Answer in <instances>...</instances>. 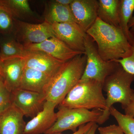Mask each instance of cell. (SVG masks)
<instances>
[{
  "instance_id": "cell-1",
  "label": "cell",
  "mask_w": 134,
  "mask_h": 134,
  "mask_svg": "<svg viewBox=\"0 0 134 134\" xmlns=\"http://www.w3.org/2000/svg\"><path fill=\"white\" fill-rule=\"evenodd\" d=\"M86 34L96 43L99 54L104 60L121 59L132 53V45L119 27L107 24L98 18Z\"/></svg>"
},
{
  "instance_id": "cell-2",
  "label": "cell",
  "mask_w": 134,
  "mask_h": 134,
  "mask_svg": "<svg viewBox=\"0 0 134 134\" xmlns=\"http://www.w3.org/2000/svg\"><path fill=\"white\" fill-rule=\"evenodd\" d=\"M86 61V55L82 54L65 62L50 79L46 90V100L59 105L81 79Z\"/></svg>"
},
{
  "instance_id": "cell-3",
  "label": "cell",
  "mask_w": 134,
  "mask_h": 134,
  "mask_svg": "<svg viewBox=\"0 0 134 134\" xmlns=\"http://www.w3.org/2000/svg\"><path fill=\"white\" fill-rule=\"evenodd\" d=\"M134 81V75L125 71L120 64L115 71L106 78L103 90L106 93V108L97 124L102 125L109 119L110 108L115 103L121 104L123 109L127 106L134 92L131 87Z\"/></svg>"
},
{
  "instance_id": "cell-4",
  "label": "cell",
  "mask_w": 134,
  "mask_h": 134,
  "mask_svg": "<svg viewBox=\"0 0 134 134\" xmlns=\"http://www.w3.org/2000/svg\"><path fill=\"white\" fill-rule=\"evenodd\" d=\"M103 91V85L99 82L92 79H81L58 106L104 111L106 108V103Z\"/></svg>"
},
{
  "instance_id": "cell-5",
  "label": "cell",
  "mask_w": 134,
  "mask_h": 134,
  "mask_svg": "<svg viewBox=\"0 0 134 134\" xmlns=\"http://www.w3.org/2000/svg\"><path fill=\"white\" fill-rule=\"evenodd\" d=\"M103 110H92L83 108L59 107L56 113L57 119L52 126L46 131L44 134L61 133L67 130L75 132L77 128L91 122L97 123L103 114Z\"/></svg>"
},
{
  "instance_id": "cell-6",
  "label": "cell",
  "mask_w": 134,
  "mask_h": 134,
  "mask_svg": "<svg viewBox=\"0 0 134 134\" xmlns=\"http://www.w3.org/2000/svg\"><path fill=\"white\" fill-rule=\"evenodd\" d=\"M86 61L82 79H92L103 84L106 78L117 69L120 64L114 61H106L98 52L96 43L86 34L84 39Z\"/></svg>"
},
{
  "instance_id": "cell-7",
  "label": "cell",
  "mask_w": 134,
  "mask_h": 134,
  "mask_svg": "<svg viewBox=\"0 0 134 134\" xmlns=\"http://www.w3.org/2000/svg\"><path fill=\"white\" fill-rule=\"evenodd\" d=\"M17 41L24 46L37 44L47 39L56 37L52 24L44 21L34 24L16 20L15 22Z\"/></svg>"
},
{
  "instance_id": "cell-8",
  "label": "cell",
  "mask_w": 134,
  "mask_h": 134,
  "mask_svg": "<svg viewBox=\"0 0 134 134\" xmlns=\"http://www.w3.org/2000/svg\"><path fill=\"white\" fill-rule=\"evenodd\" d=\"M11 93L12 105L24 116L33 118L43 110L46 100L43 93L18 88Z\"/></svg>"
},
{
  "instance_id": "cell-9",
  "label": "cell",
  "mask_w": 134,
  "mask_h": 134,
  "mask_svg": "<svg viewBox=\"0 0 134 134\" xmlns=\"http://www.w3.org/2000/svg\"><path fill=\"white\" fill-rule=\"evenodd\" d=\"M52 25L56 37L72 50L85 54L84 39L86 33L77 24L55 23Z\"/></svg>"
},
{
  "instance_id": "cell-10",
  "label": "cell",
  "mask_w": 134,
  "mask_h": 134,
  "mask_svg": "<svg viewBox=\"0 0 134 134\" xmlns=\"http://www.w3.org/2000/svg\"><path fill=\"white\" fill-rule=\"evenodd\" d=\"M26 50L40 51L56 59L66 62L77 55L84 54L72 50L56 37H53L37 44L24 46Z\"/></svg>"
},
{
  "instance_id": "cell-11",
  "label": "cell",
  "mask_w": 134,
  "mask_h": 134,
  "mask_svg": "<svg viewBox=\"0 0 134 134\" xmlns=\"http://www.w3.org/2000/svg\"><path fill=\"white\" fill-rule=\"evenodd\" d=\"M97 0H73L70 5L76 23L86 32L98 18Z\"/></svg>"
},
{
  "instance_id": "cell-12",
  "label": "cell",
  "mask_w": 134,
  "mask_h": 134,
  "mask_svg": "<svg viewBox=\"0 0 134 134\" xmlns=\"http://www.w3.org/2000/svg\"><path fill=\"white\" fill-rule=\"evenodd\" d=\"M25 67V58L0 60V75L5 87L10 92L19 88Z\"/></svg>"
},
{
  "instance_id": "cell-13",
  "label": "cell",
  "mask_w": 134,
  "mask_h": 134,
  "mask_svg": "<svg viewBox=\"0 0 134 134\" xmlns=\"http://www.w3.org/2000/svg\"><path fill=\"white\" fill-rule=\"evenodd\" d=\"M25 59V67L40 71L51 78L65 62L43 52L28 50Z\"/></svg>"
},
{
  "instance_id": "cell-14",
  "label": "cell",
  "mask_w": 134,
  "mask_h": 134,
  "mask_svg": "<svg viewBox=\"0 0 134 134\" xmlns=\"http://www.w3.org/2000/svg\"><path fill=\"white\" fill-rule=\"evenodd\" d=\"M56 107L53 103L46 101L43 110L26 123L24 134H41L48 130L56 121Z\"/></svg>"
},
{
  "instance_id": "cell-15",
  "label": "cell",
  "mask_w": 134,
  "mask_h": 134,
  "mask_svg": "<svg viewBox=\"0 0 134 134\" xmlns=\"http://www.w3.org/2000/svg\"><path fill=\"white\" fill-rule=\"evenodd\" d=\"M24 116L12 105L0 114V134H24L26 125Z\"/></svg>"
},
{
  "instance_id": "cell-16",
  "label": "cell",
  "mask_w": 134,
  "mask_h": 134,
  "mask_svg": "<svg viewBox=\"0 0 134 134\" xmlns=\"http://www.w3.org/2000/svg\"><path fill=\"white\" fill-rule=\"evenodd\" d=\"M51 79V77L43 72L25 67L19 88L45 95L47 88Z\"/></svg>"
},
{
  "instance_id": "cell-17",
  "label": "cell",
  "mask_w": 134,
  "mask_h": 134,
  "mask_svg": "<svg viewBox=\"0 0 134 134\" xmlns=\"http://www.w3.org/2000/svg\"><path fill=\"white\" fill-rule=\"evenodd\" d=\"M120 0H99L98 18L103 22L119 26V9Z\"/></svg>"
},
{
  "instance_id": "cell-18",
  "label": "cell",
  "mask_w": 134,
  "mask_h": 134,
  "mask_svg": "<svg viewBox=\"0 0 134 134\" xmlns=\"http://www.w3.org/2000/svg\"><path fill=\"white\" fill-rule=\"evenodd\" d=\"M44 21L51 24L55 23H76L70 6L61 5L55 1L52 2L49 6Z\"/></svg>"
},
{
  "instance_id": "cell-19",
  "label": "cell",
  "mask_w": 134,
  "mask_h": 134,
  "mask_svg": "<svg viewBox=\"0 0 134 134\" xmlns=\"http://www.w3.org/2000/svg\"><path fill=\"white\" fill-rule=\"evenodd\" d=\"M134 11V0H120L119 9V26L130 44L134 41V36L130 32L129 23Z\"/></svg>"
},
{
  "instance_id": "cell-20",
  "label": "cell",
  "mask_w": 134,
  "mask_h": 134,
  "mask_svg": "<svg viewBox=\"0 0 134 134\" xmlns=\"http://www.w3.org/2000/svg\"><path fill=\"white\" fill-rule=\"evenodd\" d=\"M0 6L14 19L30 16L33 14L27 0H0Z\"/></svg>"
},
{
  "instance_id": "cell-21",
  "label": "cell",
  "mask_w": 134,
  "mask_h": 134,
  "mask_svg": "<svg viewBox=\"0 0 134 134\" xmlns=\"http://www.w3.org/2000/svg\"><path fill=\"white\" fill-rule=\"evenodd\" d=\"M27 52L24 45L17 40H8L1 46L0 60L15 58H25Z\"/></svg>"
},
{
  "instance_id": "cell-22",
  "label": "cell",
  "mask_w": 134,
  "mask_h": 134,
  "mask_svg": "<svg viewBox=\"0 0 134 134\" xmlns=\"http://www.w3.org/2000/svg\"><path fill=\"white\" fill-rule=\"evenodd\" d=\"M109 112L116 120L125 134H134V119L121 113L113 106L110 108Z\"/></svg>"
},
{
  "instance_id": "cell-23",
  "label": "cell",
  "mask_w": 134,
  "mask_h": 134,
  "mask_svg": "<svg viewBox=\"0 0 134 134\" xmlns=\"http://www.w3.org/2000/svg\"><path fill=\"white\" fill-rule=\"evenodd\" d=\"M14 26L13 18L0 6V31L3 33H10L13 31Z\"/></svg>"
},
{
  "instance_id": "cell-24",
  "label": "cell",
  "mask_w": 134,
  "mask_h": 134,
  "mask_svg": "<svg viewBox=\"0 0 134 134\" xmlns=\"http://www.w3.org/2000/svg\"><path fill=\"white\" fill-rule=\"evenodd\" d=\"M12 105L11 92L5 87L2 79L0 82V114Z\"/></svg>"
},
{
  "instance_id": "cell-25",
  "label": "cell",
  "mask_w": 134,
  "mask_h": 134,
  "mask_svg": "<svg viewBox=\"0 0 134 134\" xmlns=\"http://www.w3.org/2000/svg\"><path fill=\"white\" fill-rule=\"evenodd\" d=\"M132 52L129 57L121 59L114 61L119 63L123 69L128 73L134 75V41L131 44Z\"/></svg>"
},
{
  "instance_id": "cell-26",
  "label": "cell",
  "mask_w": 134,
  "mask_h": 134,
  "mask_svg": "<svg viewBox=\"0 0 134 134\" xmlns=\"http://www.w3.org/2000/svg\"><path fill=\"white\" fill-rule=\"evenodd\" d=\"M98 129L99 134H125L119 125H113L99 127Z\"/></svg>"
},
{
  "instance_id": "cell-27",
  "label": "cell",
  "mask_w": 134,
  "mask_h": 134,
  "mask_svg": "<svg viewBox=\"0 0 134 134\" xmlns=\"http://www.w3.org/2000/svg\"><path fill=\"white\" fill-rule=\"evenodd\" d=\"M125 115L134 119V92L128 104L124 109Z\"/></svg>"
},
{
  "instance_id": "cell-28",
  "label": "cell",
  "mask_w": 134,
  "mask_h": 134,
  "mask_svg": "<svg viewBox=\"0 0 134 134\" xmlns=\"http://www.w3.org/2000/svg\"><path fill=\"white\" fill-rule=\"evenodd\" d=\"M94 122H91L89 123H87V124H85L82 125L81 126L79 127L78 130L76 131V132H74L73 134H84L86 132H87L90 128L91 127L92 125ZM52 134H62L61 133H54Z\"/></svg>"
},
{
  "instance_id": "cell-29",
  "label": "cell",
  "mask_w": 134,
  "mask_h": 134,
  "mask_svg": "<svg viewBox=\"0 0 134 134\" xmlns=\"http://www.w3.org/2000/svg\"><path fill=\"white\" fill-rule=\"evenodd\" d=\"M98 127V124L96 122H93V125L90 129L84 134H96V130Z\"/></svg>"
},
{
  "instance_id": "cell-30",
  "label": "cell",
  "mask_w": 134,
  "mask_h": 134,
  "mask_svg": "<svg viewBox=\"0 0 134 134\" xmlns=\"http://www.w3.org/2000/svg\"><path fill=\"white\" fill-rule=\"evenodd\" d=\"M128 27L130 34L132 36H134V16H132L130 19Z\"/></svg>"
},
{
  "instance_id": "cell-31",
  "label": "cell",
  "mask_w": 134,
  "mask_h": 134,
  "mask_svg": "<svg viewBox=\"0 0 134 134\" xmlns=\"http://www.w3.org/2000/svg\"><path fill=\"white\" fill-rule=\"evenodd\" d=\"M55 1L62 5L70 6L73 0H55Z\"/></svg>"
},
{
  "instance_id": "cell-32",
  "label": "cell",
  "mask_w": 134,
  "mask_h": 134,
  "mask_svg": "<svg viewBox=\"0 0 134 134\" xmlns=\"http://www.w3.org/2000/svg\"><path fill=\"white\" fill-rule=\"evenodd\" d=\"M2 80V78L1 76V75H0V82H1Z\"/></svg>"
}]
</instances>
